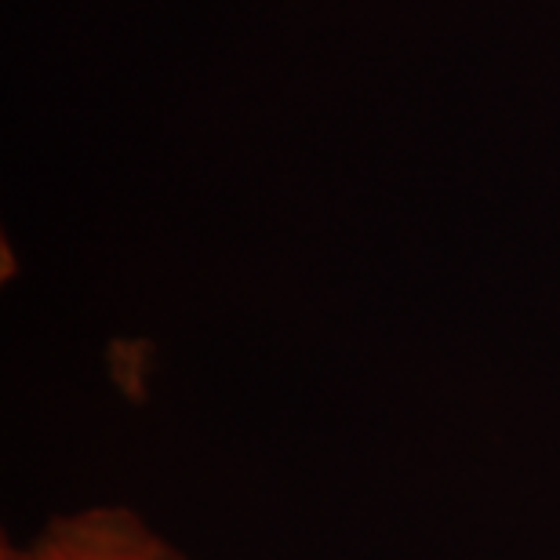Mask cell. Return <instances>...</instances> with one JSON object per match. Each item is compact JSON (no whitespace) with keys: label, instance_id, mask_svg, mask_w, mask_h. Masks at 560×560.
<instances>
[{"label":"cell","instance_id":"obj_1","mask_svg":"<svg viewBox=\"0 0 560 560\" xmlns=\"http://www.w3.org/2000/svg\"><path fill=\"white\" fill-rule=\"evenodd\" d=\"M0 560H189L125 502H92L55 513L26 542L4 539Z\"/></svg>","mask_w":560,"mask_h":560}]
</instances>
